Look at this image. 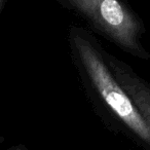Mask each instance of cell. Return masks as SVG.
<instances>
[{"instance_id": "cell-6", "label": "cell", "mask_w": 150, "mask_h": 150, "mask_svg": "<svg viewBox=\"0 0 150 150\" xmlns=\"http://www.w3.org/2000/svg\"><path fill=\"white\" fill-rule=\"evenodd\" d=\"M4 141H5V138H4V137H2V136H0V144L3 143Z\"/></svg>"}, {"instance_id": "cell-5", "label": "cell", "mask_w": 150, "mask_h": 150, "mask_svg": "<svg viewBox=\"0 0 150 150\" xmlns=\"http://www.w3.org/2000/svg\"><path fill=\"white\" fill-rule=\"evenodd\" d=\"M5 4H6V0H0V13H1V11H3Z\"/></svg>"}, {"instance_id": "cell-2", "label": "cell", "mask_w": 150, "mask_h": 150, "mask_svg": "<svg viewBox=\"0 0 150 150\" xmlns=\"http://www.w3.org/2000/svg\"><path fill=\"white\" fill-rule=\"evenodd\" d=\"M58 2L121 50L150 61V54L142 44L144 24L127 3L118 0H58Z\"/></svg>"}, {"instance_id": "cell-4", "label": "cell", "mask_w": 150, "mask_h": 150, "mask_svg": "<svg viewBox=\"0 0 150 150\" xmlns=\"http://www.w3.org/2000/svg\"><path fill=\"white\" fill-rule=\"evenodd\" d=\"M5 150H29L27 148V146L24 145V144H17V145H13L11 147L7 148Z\"/></svg>"}, {"instance_id": "cell-3", "label": "cell", "mask_w": 150, "mask_h": 150, "mask_svg": "<svg viewBox=\"0 0 150 150\" xmlns=\"http://www.w3.org/2000/svg\"><path fill=\"white\" fill-rule=\"evenodd\" d=\"M102 54L111 73L129 96L143 120L150 129V83L134 69L112 54L102 50Z\"/></svg>"}, {"instance_id": "cell-1", "label": "cell", "mask_w": 150, "mask_h": 150, "mask_svg": "<svg viewBox=\"0 0 150 150\" xmlns=\"http://www.w3.org/2000/svg\"><path fill=\"white\" fill-rule=\"evenodd\" d=\"M71 60L86 93L104 117L146 150H150V129L111 73L102 45L88 30L71 26L68 30Z\"/></svg>"}]
</instances>
